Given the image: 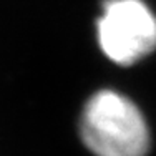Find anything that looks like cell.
<instances>
[{
  "label": "cell",
  "instance_id": "cell-1",
  "mask_svg": "<svg viewBox=\"0 0 156 156\" xmlns=\"http://www.w3.org/2000/svg\"><path fill=\"white\" fill-rule=\"evenodd\" d=\"M80 138L93 156H146L151 131L140 106L116 90L103 88L85 101Z\"/></svg>",
  "mask_w": 156,
  "mask_h": 156
},
{
  "label": "cell",
  "instance_id": "cell-2",
  "mask_svg": "<svg viewBox=\"0 0 156 156\" xmlns=\"http://www.w3.org/2000/svg\"><path fill=\"white\" fill-rule=\"evenodd\" d=\"M96 42L115 65L129 66L156 50V15L144 0H105Z\"/></svg>",
  "mask_w": 156,
  "mask_h": 156
}]
</instances>
